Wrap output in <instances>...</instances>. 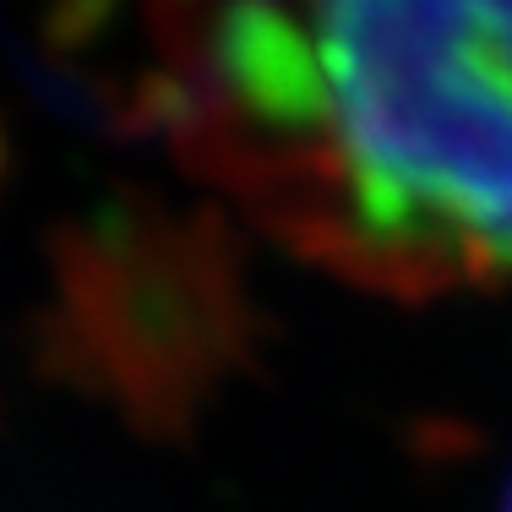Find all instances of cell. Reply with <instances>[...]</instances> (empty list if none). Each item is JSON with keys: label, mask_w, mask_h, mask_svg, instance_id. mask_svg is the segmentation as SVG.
Returning a JSON list of instances; mask_svg holds the SVG:
<instances>
[{"label": "cell", "mask_w": 512, "mask_h": 512, "mask_svg": "<svg viewBox=\"0 0 512 512\" xmlns=\"http://www.w3.org/2000/svg\"><path fill=\"white\" fill-rule=\"evenodd\" d=\"M191 148L344 278H512V0H218L186 60Z\"/></svg>", "instance_id": "1"}, {"label": "cell", "mask_w": 512, "mask_h": 512, "mask_svg": "<svg viewBox=\"0 0 512 512\" xmlns=\"http://www.w3.org/2000/svg\"><path fill=\"white\" fill-rule=\"evenodd\" d=\"M507 512H512V491H507Z\"/></svg>", "instance_id": "2"}]
</instances>
